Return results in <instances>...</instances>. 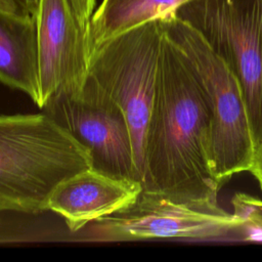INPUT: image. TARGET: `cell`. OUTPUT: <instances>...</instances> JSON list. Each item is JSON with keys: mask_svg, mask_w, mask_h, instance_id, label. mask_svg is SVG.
Returning <instances> with one entry per match:
<instances>
[{"mask_svg": "<svg viewBox=\"0 0 262 262\" xmlns=\"http://www.w3.org/2000/svg\"><path fill=\"white\" fill-rule=\"evenodd\" d=\"M212 120L206 94L181 48L164 35L145 136L143 189L175 201L216 204L221 187L212 160Z\"/></svg>", "mask_w": 262, "mask_h": 262, "instance_id": "cell-1", "label": "cell"}, {"mask_svg": "<svg viewBox=\"0 0 262 262\" xmlns=\"http://www.w3.org/2000/svg\"><path fill=\"white\" fill-rule=\"evenodd\" d=\"M89 168V149L44 112L0 116V212L47 211L54 188Z\"/></svg>", "mask_w": 262, "mask_h": 262, "instance_id": "cell-2", "label": "cell"}, {"mask_svg": "<svg viewBox=\"0 0 262 262\" xmlns=\"http://www.w3.org/2000/svg\"><path fill=\"white\" fill-rule=\"evenodd\" d=\"M168 33L188 59L211 111L212 160L222 186L248 172L257 143L243 86L233 70L206 39L175 13L164 16Z\"/></svg>", "mask_w": 262, "mask_h": 262, "instance_id": "cell-3", "label": "cell"}, {"mask_svg": "<svg viewBox=\"0 0 262 262\" xmlns=\"http://www.w3.org/2000/svg\"><path fill=\"white\" fill-rule=\"evenodd\" d=\"M164 16L124 31L91 49L85 81L124 113L130 127L136 170L145 176V136L155 98Z\"/></svg>", "mask_w": 262, "mask_h": 262, "instance_id": "cell-4", "label": "cell"}, {"mask_svg": "<svg viewBox=\"0 0 262 262\" xmlns=\"http://www.w3.org/2000/svg\"><path fill=\"white\" fill-rule=\"evenodd\" d=\"M233 70L262 141V0H188L175 10Z\"/></svg>", "mask_w": 262, "mask_h": 262, "instance_id": "cell-5", "label": "cell"}, {"mask_svg": "<svg viewBox=\"0 0 262 262\" xmlns=\"http://www.w3.org/2000/svg\"><path fill=\"white\" fill-rule=\"evenodd\" d=\"M242 220L216 204L175 201L142 189L128 208L93 221L91 233L99 241L231 239Z\"/></svg>", "mask_w": 262, "mask_h": 262, "instance_id": "cell-6", "label": "cell"}, {"mask_svg": "<svg viewBox=\"0 0 262 262\" xmlns=\"http://www.w3.org/2000/svg\"><path fill=\"white\" fill-rule=\"evenodd\" d=\"M41 110L89 149L92 168L141 182L125 115L96 86L85 81L78 96H54Z\"/></svg>", "mask_w": 262, "mask_h": 262, "instance_id": "cell-7", "label": "cell"}, {"mask_svg": "<svg viewBox=\"0 0 262 262\" xmlns=\"http://www.w3.org/2000/svg\"><path fill=\"white\" fill-rule=\"evenodd\" d=\"M36 20L42 108L54 96L81 93L91 44L89 25L79 18L70 0H41Z\"/></svg>", "mask_w": 262, "mask_h": 262, "instance_id": "cell-8", "label": "cell"}, {"mask_svg": "<svg viewBox=\"0 0 262 262\" xmlns=\"http://www.w3.org/2000/svg\"><path fill=\"white\" fill-rule=\"evenodd\" d=\"M143 189L136 180L118 178L94 168L61 181L48 200V210L63 218L72 232L130 207Z\"/></svg>", "mask_w": 262, "mask_h": 262, "instance_id": "cell-9", "label": "cell"}, {"mask_svg": "<svg viewBox=\"0 0 262 262\" xmlns=\"http://www.w3.org/2000/svg\"><path fill=\"white\" fill-rule=\"evenodd\" d=\"M0 82L20 90L40 107V62L36 18L0 9Z\"/></svg>", "mask_w": 262, "mask_h": 262, "instance_id": "cell-10", "label": "cell"}, {"mask_svg": "<svg viewBox=\"0 0 262 262\" xmlns=\"http://www.w3.org/2000/svg\"><path fill=\"white\" fill-rule=\"evenodd\" d=\"M188 0H102L89 23L91 49L124 31L162 17Z\"/></svg>", "mask_w": 262, "mask_h": 262, "instance_id": "cell-11", "label": "cell"}, {"mask_svg": "<svg viewBox=\"0 0 262 262\" xmlns=\"http://www.w3.org/2000/svg\"><path fill=\"white\" fill-rule=\"evenodd\" d=\"M232 212L242 220L231 239L262 243V199L247 192L235 193L230 201Z\"/></svg>", "mask_w": 262, "mask_h": 262, "instance_id": "cell-12", "label": "cell"}, {"mask_svg": "<svg viewBox=\"0 0 262 262\" xmlns=\"http://www.w3.org/2000/svg\"><path fill=\"white\" fill-rule=\"evenodd\" d=\"M70 3L79 18L84 24L89 25L90 18L94 12L96 0H70Z\"/></svg>", "mask_w": 262, "mask_h": 262, "instance_id": "cell-13", "label": "cell"}, {"mask_svg": "<svg viewBox=\"0 0 262 262\" xmlns=\"http://www.w3.org/2000/svg\"><path fill=\"white\" fill-rule=\"evenodd\" d=\"M262 189V141L257 145L249 171Z\"/></svg>", "mask_w": 262, "mask_h": 262, "instance_id": "cell-14", "label": "cell"}, {"mask_svg": "<svg viewBox=\"0 0 262 262\" xmlns=\"http://www.w3.org/2000/svg\"><path fill=\"white\" fill-rule=\"evenodd\" d=\"M20 1L25 11L29 12L31 15H33L36 18L41 5V0H20Z\"/></svg>", "mask_w": 262, "mask_h": 262, "instance_id": "cell-15", "label": "cell"}, {"mask_svg": "<svg viewBox=\"0 0 262 262\" xmlns=\"http://www.w3.org/2000/svg\"><path fill=\"white\" fill-rule=\"evenodd\" d=\"M0 9L10 12H18V5L16 0H0Z\"/></svg>", "mask_w": 262, "mask_h": 262, "instance_id": "cell-16", "label": "cell"}]
</instances>
